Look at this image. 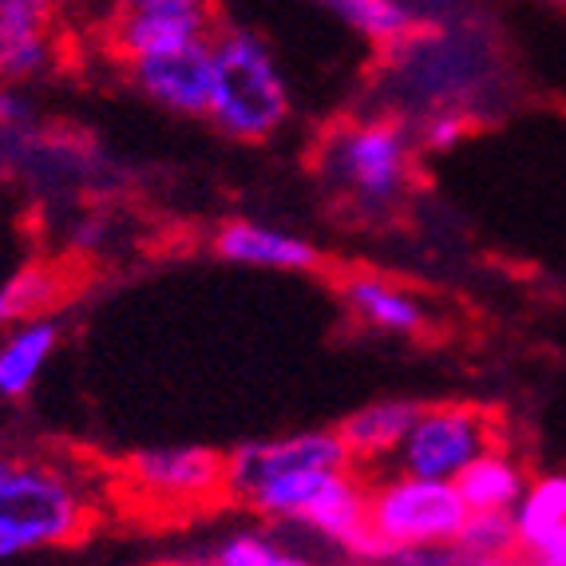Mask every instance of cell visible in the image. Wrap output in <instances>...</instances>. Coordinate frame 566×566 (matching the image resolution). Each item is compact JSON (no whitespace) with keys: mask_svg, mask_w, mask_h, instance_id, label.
<instances>
[{"mask_svg":"<svg viewBox=\"0 0 566 566\" xmlns=\"http://www.w3.org/2000/svg\"><path fill=\"white\" fill-rule=\"evenodd\" d=\"M416 135L397 115H349L322 132L313 170L349 218L388 222L416 187Z\"/></svg>","mask_w":566,"mask_h":566,"instance_id":"obj_1","label":"cell"},{"mask_svg":"<svg viewBox=\"0 0 566 566\" xmlns=\"http://www.w3.org/2000/svg\"><path fill=\"white\" fill-rule=\"evenodd\" d=\"M214 56V92H210V127L230 143H265L293 115V92L277 64L274 48L254 29L222 24L210 36Z\"/></svg>","mask_w":566,"mask_h":566,"instance_id":"obj_2","label":"cell"},{"mask_svg":"<svg viewBox=\"0 0 566 566\" xmlns=\"http://www.w3.org/2000/svg\"><path fill=\"white\" fill-rule=\"evenodd\" d=\"M92 527V500L84 483L64 472V463L17 460L0 480V543L9 558L76 547Z\"/></svg>","mask_w":566,"mask_h":566,"instance_id":"obj_3","label":"cell"},{"mask_svg":"<svg viewBox=\"0 0 566 566\" xmlns=\"http://www.w3.org/2000/svg\"><path fill=\"white\" fill-rule=\"evenodd\" d=\"M368 480V527L392 551L405 547H444L455 543L468 523V503L452 480H420V475L392 472H360Z\"/></svg>","mask_w":566,"mask_h":566,"instance_id":"obj_4","label":"cell"},{"mask_svg":"<svg viewBox=\"0 0 566 566\" xmlns=\"http://www.w3.org/2000/svg\"><path fill=\"white\" fill-rule=\"evenodd\" d=\"M503 444V420L491 408L444 400L424 405L385 468L420 480H455L472 460Z\"/></svg>","mask_w":566,"mask_h":566,"instance_id":"obj_5","label":"cell"},{"mask_svg":"<svg viewBox=\"0 0 566 566\" xmlns=\"http://www.w3.org/2000/svg\"><path fill=\"white\" fill-rule=\"evenodd\" d=\"M123 483L155 511H202L230 500L227 455L207 444L139 448L123 460Z\"/></svg>","mask_w":566,"mask_h":566,"instance_id":"obj_6","label":"cell"},{"mask_svg":"<svg viewBox=\"0 0 566 566\" xmlns=\"http://www.w3.org/2000/svg\"><path fill=\"white\" fill-rule=\"evenodd\" d=\"M313 468H325V472L357 468L337 428H302V432L245 440V444H238L234 452H227L230 503H238L245 491H254L258 483L274 480V475L313 472Z\"/></svg>","mask_w":566,"mask_h":566,"instance_id":"obj_7","label":"cell"},{"mask_svg":"<svg viewBox=\"0 0 566 566\" xmlns=\"http://www.w3.org/2000/svg\"><path fill=\"white\" fill-rule=\"evenodd\" d=\"M127 72V84L147 99L182 119H207L210 92H214V56L207 44H190L167 56H147L119 64Z\"/></svg>","mask_w":566,"mask_h":566,"instance_id":"obj_8","label":"cell"},{"mask_svg":"<svg viewBox=\"0 0 566 566\" xmlns=\"http://www.w3.org/2000/svg\"><path fill=\"white\" fill-rule=\"evenodd\" d=\"M218 29V12H159V9H115L104 29V44L115 64L167 56L190 44H207Z\"/></svg>","mask_w":566,"mask_h":566,"instance_id":"obj_9","label":"cell"},{"mask_svg":"<svg viewBox=\"0 0 566 566\" xmlns=\"http://www.w3.org/2000/svg\"><path fill=\"white\" fill-rule=\"evenodd\" d=\"M56 56V0H0V84H32Z\"/></svg>","mask_w":566,"mask_h":566,"instance_id":"obj_10","label":"cell"},{"mask_svg":"<svg viewBox=\"0 0 566 566\" xmlns=\"http://www.w3.org/2000/svg\"><path fill=\"white\" fill-rule=\"evenodd\" d=\"M337 293L353 322L365 325L368 333L397 340H420L432 333V310H428L424 297L385 274L353 270V274L340 277Z\"/></svg>","mask_w":566,"mask_h":566,"instance_id":"obj_11","label":"cell"},{"mask_svg":"<svg viewBox=\"0 0 566 566\" xmlns=\"http://www.w3.org/2000/svg\"><path fill=\"white\" fill-rule=\"evenodd\" d=\"M210 250L218 262L242 265V270H265V274H313L322 270V250L302 234L234 218L210 234Z\"/></svg>","mask_w":566,"mask_h":566,"instance_id":"obj_12","label":"cell"},{"mask_svg":"<svg viewBox=\"0 0 566 566\" xmlns=\"http://www.w3.org/2000/svg\"><path fill=\"white\" fill-rule=\"evenodd\" d=\"M424 400L412 397H380L368 405L353 408L345 420L337 424L340 440L349 448L357 472H377L392 460V452L400 448V440L408 436V428L416 424Z\"/></svg>","mask_w":566,"mask_h":566,"instance_id":"obj_13","label":"cell"},{"mask_svg":"<svg viewBox=\"0 0 566 566\" xmlns=\"http://www.w3.org/2000/svg\"><path fill=\"white\" fill-rule=\"evenodd\" d=\"M60 349V325L48 317L12 325L0 337V400H24Z\"/></svg>","mask_w":566,"mask_h":566,"instance_id":"obj_14","label":"cell"},{"mask_svg":"<svg viewBox=\"0 0 566 566\" xmlns=\"http://www.w3.org/2000/svg\"><path fill=\"white\" fill-rule=\"evenodd\" d=\"M452 483L468 503V511H515V503L531 483V472L520 455L500 444L468 463Z\"/></svg>","mask_w":566,"mask_h":566,"instance_id":"obj_15","label":"cell"},{"mask_svg":"<svg viewBox=\"0 0 566 566\" xmlns=\"http://www.w3.org/2000/svg\"><path fill=\"white\" fill-rule=\"evenodd\" d=\"M317 4L329 9L340 24H349L360 40L385 48V52L424 29L420 12L408 0H317Z\"/></svg>","mask_w":566,"mask_h":566,"instance_id":"obj_16","label":"cell"},{"mask_svg":"<svg viewBox=\"0 0 566 566\" xmlns=\"http://www.w3.org/2000/svg\"><path fill=\"white\" fill-rule=\"evenodd\" d=\"M511 523H515V535H520L523 551H531L538 538H547L555 527H563L566 523V472L531 475L527 491H523L515 511H511Z\"/></svg>","mask_w":566,"mask_h":566,"instance_id":"obj_17","label":"cell"},{"mask_svg":"<svg viewBox=\"0 0 566 566\" xmlns=\"http://www.w3.org/2000/svg\"><path fill=\"white\" fill-rule=\"evenodd\" d=\"M452 547L460 555V566L495 563V558H511L523 551L515 523H511V511H472Z\"/></svg>","mask_w":566,"mask_h":566,"instance_id":"obj_18","label":"cell"},{"mask_svg":"<svg viewBox=\"0 0 566 566\" xmlns=\"http://www.w3.org/2000/svg\"><path fill=\"white\" fill-rule=\"evenodd\" d=\"M207 566H322L302 551L277 543L270 531H230L210 547Z\"/></svg>","mask_w":566,"mask_h":566,"instance_id":"obj_19","label":"cell"},{"mask_svg":"<svg viewBox=\"0 0 566 566\" xmlns=\"http://www.w3.org/2000/svg\"><path fill=\"white\" fill-rule=\"evenodd\" d=\"M60 297V277L44 265H29L12 274L9 282H0V325H20L40 317L48 302Z\"/></svg>","mask_w":566,"mask_h":566,"instance_id":"obj_20","label":"cell"},{"mask_svg":"<svg viewBox=\"0 0 566 566\" xmlns=\"http://www.w3.org/2000/svg\"><path fill=\"white\" fill-rule=\"evenodd\" d=\"M475 123L463 107H436V112H424L420 123H416V147L428 155H448L455 151L463 139H472Z\"/></svg>","mask_w":566,"mask_h":566,"instance_id":"obj_21","label":"cell"},{"mask_svg":"<svg viewBox=\"0 0 566 566\" xmlns=\"http://www.w3.org/2000/svg\"><path fill=\"white\" fill-rule=\"evenodd\" d=\"M115 9H159V12H214V0H112Z\"/></svg>","mask_w":566,"mask_h":566,"instance_id":"obj_22","label":"cell"},{"mask_svg":"<svg viewBox=\"0 0 566 566\" xmlns=\"http://www.w3.org/2000/svg\"><path fill=\"white\" fill-rule=\"evenodd\" d=\"M531 555H538L547 566H566V523L551 531L547 538H538L535 547H531Z\"/></svg>","mask_w":566,"mask_h":566,"instance_id":"obj_23","label":"cell"},{"mask_svg":"<svg viewBox=\"0 0 566 566\" xmlns=\"http://www.w3.org/2000/svg\"><path fill=\"white\" fill-rule=\"evenodd\" d=\"M507 566H547L538 555H531V551H520V555H511Z\"/></svg>","mask_w":566,"mask_h":566,"instance_id":"obj_24","label":"cell"},{"mask_svg":"<svg viewBox=\"0 0 566 566\" xmlns=\"http://www.w3.org/2000/svg\"><path fill=\"white\" fill-rule=\"evenodd\" d=\"M12 463H17V455H4V452H0V480H4V475L12 472Z\"/></svg>","mask_w":566,"mask_h":566,"instance_id":"obj_25","label":"cell"},{"mask_svg":"<svg viewBox=\"0 0 566 566\" xmlns=\"http://www.w3.org/2000/svg\"><path fill=\"white\" fill-rule=\"evenodd\" d=\"M0 563H9V555H4V543H0Z\"/></svg>","mask_w":566,"mask_h":566,"instance_id":"obj_26","label":"cell"},{"mask_svg":"<svg viewBox=\"0 0 566 566\" xmlns=\"http://www.w3.org/2000/svg\"><path fill=\"white\" fill-rule=\"evenodd\" d=\"M555 4H566V0H555Z\"/></svg>","mask_w":566,"mask_h":566,"instance_id":"obj_27","label":"cell"}]
</instances>
